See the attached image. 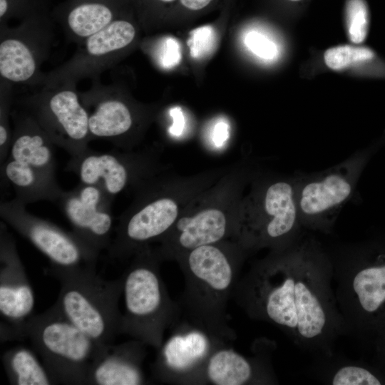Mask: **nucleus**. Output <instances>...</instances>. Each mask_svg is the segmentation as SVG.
<instances>
[{"instance_id": "1", "label": "nucleus", "mask_w": 385, "mask_h": 385, "mask_svg": "<svg viewBox=\"0 0 385 385\" xmlns=\"http://www.w3.org/2000/svg\"><path fill=\"white\" fill-rule=\"evenodd\" d=\"M333 285L331 255L302 235L255 262L240 277L232 298L252 319L276 327L302 351L325 359L347 332Z\"/></svg>"}, {"instance_id": "2", "label": "nucleus", "mask_w": 385, "mask_h": 385, "mask_svg": "<svg viewBox=\"0 0 385 385\" xmlns=\"http://www.w3.org/2000/svg\"><path fill=\"white\" fill-rule=\"evenodd\" d=\"M246 250L222 242L198 247L176 260L185 279L178 302L180 319L225 343L237 338L227 305L240 277Z\"/></svg>"}, {"instance_id": "3", "label": "nucleus", "mask_w": 385, "mask_h": 385, "mask_svg": "<svg viewBox=\"0 0 385 385\" xmlns=\"http://www.w3.org/2000/svg\"><path fill=\"white\" fill-rule=\"evenodd\" d=\"M133 255L121 275L124 298L121 334L159 349L165 331L180 321V309L161 277L162 260L157 252L145 246Z\"/></svg>"}, {"instance_id": "4", "label": "nucleus", "mask_w": 385, "mask_h": 385, "mask_svg": "<svg viewBox=\"0 0 385 385\" xmlns=\"http://www.w3.org/2000/svg\"><path fill=\"white\" fill-rule=\"evenodd\" d=\"M48 273L60 283L55 303L76 327L100 344L113 343L121 334L122 313L118 303L123 277L107 280L96 267L62 268L50 265Z\"/></svg>"}, {"instance_id": "5", "label": "nucleus", "mask_w": 385, "mask_h": 385, "mask_svg": "<svg viewBox=\"0 0 385 385\" xmlns=\"http://www.w3.org/2000/svg\"><path fill=\"white\" fill-rule=\"evenodd\" d=\"M24 336L54 384L87 385L92 364L104 346L72 324L55 304L29 319Z\"/></svg>"}, {"instance_id": "6", "label": "nucleus", "mask_w": 385, "mask_h": 385, "mask_svg": "<svg viewBox=\"0 0 385 385\" xmlns=\"http://www.w3.org/2000/svg\"><path fill=\"white\" fill-rule=\"evenodd\" d=\"M295 200L294 178L260 187L234 223L238 243L246 250L288 246L302 235Z\"/></svg>"}, {"instance_id": "7", "label": "nucleus", "mask_w": 385, "mask_h": 385, "mask_svg": "<svg viewBox=\"0 0 385 385\" xmlns=\"http://www.w3.org/2000/svg\"><path fill=\"white\" fill-rule=\"evenodd\" d=\"M374 152L358 151L324 170L293 177L296 204L303 228L323 233L332 231Z\"/></svg>"}, {"instance_id": "8", "label": "nucleus", "mask_w": 385, "mask_h": 385, "mask_svg": "<svg viewBox=\"0 0 385 385\" xmlns=\"http://www.w3.org/2000/svg\"><path fill=\"white\" fill-rule=\"evenodd\" d=\"M17 106L29 113L54 145L71 157L87 150L91 141L88 115L76 84L43 86L19 101Z\"/></svg>"}, {"instance_id": "9", "label": "nucleus", "mask_w": 385, "mask_h": 385, "mask_svg": "<svg viewBox=\"0 0 385 385\" xmlns=\"http://www.w3.org/2000/svg\"><path fill=\"white\" fill-rule=\"evenodd\" d=\"M50 10L27 17L15 26L0 25V78L12 84L41 86L54 38Z\"/></svg>"}, {"instance_id": "10", "label": "nucleus", "mask_w": 385, "mask_h": 385, "mask_svg": "<svg viewBox=\"0 0 385 385\" xmlns=\"http://www.w3.org/2000/svg\"><path fill=\"white\" fill-rule=\"evenodd\" d=\"M137 30L130 12L78 44L66 61L45 73L41 86L76 84L79 81L99 79L135 43Z\"/></svg>"}, {"instance_id": "11", "label": "nucleus", "mask_w": 385, "mask_h": 385, "mask_svg": "<svg viewBox=\"0 0 385 385\" xmlns=\"http://www.w3.org/2000/svg\"><path fill=\"white\" fill-rule=\"evenodd\" d=\"M26 204L14 197L1 201L4 222L26 238L50 261L62 268L96 267L99 254L74 232L29 213Z\"/></svg>"}, {"instance_id": "12", "label": "nucleus", "mask_w": 385, "mask_h": 385, "mask_svg": "<svg viewBox=\"0 0 385 385\" xmlns=\"http://www.w3.org/2000/svg\"><path fill=\"white\" fill-rule=\"evenodd\" d=\"M1 342L25 338L24 327L33 315L34 294L4 222L0 224Z\"/></svg>"}, {"instance_id": "13", "label": "nucleus", "mask_w": 385, "mask_h": 385, "mask_svg": "<svg viewBox=\"0 0 385 385\" xmlns=\"http://www.w3.org/2000/svg\"><path fill=\"white\" fill-rule=\"evenodd\" d=\"M170 329L172 335L158 349L153 376L163 383L195 384L210 353L218 345L227 343L181 319Z\"/></svg>"}, {"instance_id": "14", "label": "nucleus", "mask_w": 385, "mask_h": 385, "mask_svg": "<svg viewBox=\"0 0 385 385\" xmlns=\"http://www.w3.org/2000/svg\"><path fill=\"white\" fill-rule=\"evenodd\" d=\"M218 345L210 353L200 371L195 384L250 385L276 384L272 356L274 342L261 338L254 342L251 356Z\"/></svg>"}, {"instance_id": "15", "label": "nucleus", "mask_w": 385, "mask_h": 385, "mask_svg": "<svg viewBox=\"0 0 385 385\" xmlns=\"http://www.w3.org/2000/svg\"><path fill=\"white\" fill-rule=\"evenodd\" d=\"M178 203L165 196H150L120 216L108 249L111 258L134 255L148 243L161 240L178 220Z\"/></svg>"}, {"instance_id": "16", "label": "nucleus", "mask_w": 385, "mask_h": 385, "mask_svg": "<svg viewBox=\"0 0 385 385\" xmlns=\"http://www.w3.org/2000/svg\"><path fill=\"white\" fill-rule=\"evenodd\" d=\"M113 198L98 185L81 183L63 191L57 200L72 232L98 253L108 250L112 241Z\"/></svg>"}, {"instance_id": "17", "label": "nucleus", "mask_w": 385, "mask_h": 385, "mask_svg": "<svg viewBox=\"0 0 385 385\" xmlns=\"http://www.w3.org/2000/svg\"><path fill=\"white\" fill-rule=\"evenodd\" d=\"M79 96L88 115L92 140L103 139L117 146L129 143L137 123L136 111L118 87L96 79Z\"/></svg>"}, {"instance_id": "18", "label": "nucleus", "mask_w": 385, "mask_h": 385, "mask_svg": "<svg viewBox=\"0 0 385 385\" xmlns=\"http://www.w3.org/2000/svg\"><path fill=\"white\" fill-rule=\"evenodd\" d=\"M135 0H65L52 11V16L68 41L80 43L130 12Z\"/></svg>"}, {"instance_id": "19", "label": "nucleus", "mask_w": 385, "mask_h": 385, "mask_svg": "<svg viewBox=\"0 0 385 385\" xmlns=\"http://www.w3.org/2000/svg\"><path fill=\"white\" fill-rule=\"evenodd\" d=\"M230 227L226 215L217 208H207L177 220L171 230L161 239L157 252L161 260L177 259L198 247L222 242Z\"/></svg>"}, {"instance_id": "20", "label": "nucleus", "mask_w": 385, "mask_h": 385, "mask_svg": "<svg viewBox=\"0 0 385 385\" xmlns=\"http://www.w3.org/2000/svg\"><path fill=\"white\" fill-rule=\"evenodd\" d=\"M146 344L134 339L103 346L91 368L87 385H139L146 384L143 362Z\"/></svg>"}, {"instance_id": "21", "label": "nucleus", "mask_w": 385, "mask_h": 385, "mask_svg": "<svg viewBox=\"0 0 385 385\" xmlns=\"http://www.w3.org/2000/svg\"><path fill=\"white\" fill-rule=\"evenodd\" d=\"M130 158L116 151L98 152L88 148L71 157L66 170L75 173L81 183L98 185L114 197L132 180L136 168Z\"/></svg>"}, {"instance_id": "22", "label": "nucleus", "mask_w": 385, "mask_h": 385, "mask_svg": "<svg viewBox=\"0 0 385 385\" xmlns=\"http://www.w3.org/2000/svg\"><path fill=\"white\" fill-rule=\"evenodd\" d=\"M11 120L13 136L7 158L56 178L54 144L48 135L29 113L18 106L11 109Z\"/></svg>"}, {"instance_id": "23", "label": "nucleus", "mask_w": 385, "mask_h": 385, "mask_svg": "<svg viewBox=\"0 0 385 385\" xmlns=\"http://www.w3.org/2000/svg\"><path fill=\"white\" fill-rule=\"evenodd\" d=\"M1 175L13 186L15 197L26 205L40 200L57 201L63 192L56 178L9 158L1 165Z\"/></svg>"}, {"instance_id": "24", "label": "nucleus", "mask_w": 385, "mask_h": 385, "mask_svg": "<svg viewBox=\"0 0 385 385\" xmlns=\"http://www.w3.org/2000/svg\"><path fill=\"white\" fill-rule=\"evenodd\" d=\"M2 361L11 384H54L44 365L26 347L20 346L6 351L2 356Z\"/></svg>"}, {"instance_id": "25", "label": "nucleus", "mask_w": 385, "mask_h": 385, "mask_svg": "<svg viewBox=\"0 0 385 385\" xmlns=\"http://www.w3.org/2000/svg\"><path fill=\"white\" fill-rule=\"evenodd\" d=\"M324 58L326 65L332 70H342L353 65L360 66L371 75L385 76V63L368 47L338 46L327 49Z\"/></svg>"}, {"instance_id": "26", "label": "nucleus", "mask_w": 385, "mask_h": 385, "mask_svg": "<svg viewBox=\"0 0 385 385\" xmlns=\"http://www.w3.org/2000/svg\"><path fill=\"white\" fill-rule=\"evenodd\" d=\"M335 355L317 361L322 366L317 375L322 381L334 385H379L381 381L364 366L352 361L335 360Z\"/></svg>"}, {"instance_id": "27", "label": "nucleus", "mask_w": 385, "mask_h": 385, "mask_svg": "<svg viewBox=\"0 0 385 385\" xmlns=\"http://www.w3.org/2000/svg\"><path fill=\"white\" fill-rule=\"evenodd\" d=\"M14 84L0 78V164L8 157L13 136L11 127Z\"/></svg>"}, {"instance_id": "28", "label": "nucleus", "mask_w": 385, "mask_h": 385, "mask_svg": "<svg viewBox=\"0 0 385 385\" xmlns=\"http://www.w3.org/2000/svg\"><path fill=\"white\" fill-rule=\"evenodd\" d=\"M347 32L349 40L361 43L366 38L369 26V14L364 0H349L346 9Z\"/></svg>"}, {"instance_id": "29", "label": "nucleus", "mask_w": 385, "mask_h": 385, "mask_svg": "<svg viewBox=\"0 0 385 385\" xmlns=\"http://www.w3.org/2000/svg\"><path fill=\"white\" fill-rule=\"evenodd\" d=\"M50 10L48 0H0V25Z\"/></svg>"}, {"instance_id": "30", "label": "nucleus", "mask_w": 385, "mask_h": 385, "mask_svg": "<svg viewBox=\"0 0 385 385\" xmlns=\"http://www.w3.org/2000/svg\"><path fill=\"white\" fill-rule=\"evenodd\" d=\"M244 42L252 53L262 59L271 61L278 55L277 45L258 31L252 30L247 33Z\"/></svg>"}, {"instance_id": "31", "label": "nucleus", "mask_w": 385, "mask_h": 385, "mask_svg": "<svg viewBox=\"0 0 385 385\" xmlns=\"http://www.w3.org/2000/svg\"><path fill=\"white\" fill-rule=\"evenodd\" d=\"M158 58L163 67L170 68L176 65L180 59L178 42L172 38L164 39L160 45Z\"/></svg>"}, {"instance_id": "32", "label": "nucleus", "mask_w": 385, "mask_h": 385, "mask_svg": "<svg viewBox=\"0 0 385 385\" xmlns=\"http://www.w3.org/2000/svg\"><path fill=\"white\" fill-rule=\"evenodd\" d=\"M193 36L189 41L191 55L195 56L202 55L207 51L212 43V29L210 26H204L194 31Z\"/></svg>"}, {"instance_id": "33", "label": "nucleus", "mask_w": 385, "mask_h": 385, "mask_svg": "<svg viewBox=\"0 0 385 385\" xmlns=\"http://www.w3.org/2000/svg\"><path fill=\"white\" fill-rule=\"evenodd\" d=\"M215 0H149L156 8L160 9L166 5L178 1L180 6L184 9L197 12L207 8Z\"/></svg>"}, {"instance_id": "34", "label": "nucleus", "mask_w": 385, "mask_h": 385, "mask_svg": "<svg viewBox=\"0 0 385 385\" xmlns=\"http://www.w3.org/2000/svg\"><path fill=\"white\" fill-rule=\"evenodd\" d=\"M170 114L173 120V125L170 128L172 135H179L182 133L184 128V117L180 108L175 107L170 110Z\"/></svg>"}, {"instance_id": "35", "label": "nucleus", "mask_w": 385, "mask_h": 385, "mask_svg": "<svg viewBox=\"0 0 385 385\" xmlns=\"http://www.w3.org/2000/svg\"><path fill=\"white\" fill-rule=\"evenodd\" d=\"M228 135L227 124L220 122L218 123L214 129V141L217 146H220L225 142Z\"/></svg>"}, {"instance_id": "36", "label": "nucleus", "mask_w": 385, "mask_h": 385, "mask_svg": "<svg viewBox=\"0 0 385 385\" xmlns=\"http://www.w3.org/2000/svg\"><path fill=\"white\" fill-rule=\"evenodd\" d=\"M290 1H299V0H290Z\"/></svg>"}]
</instances>
